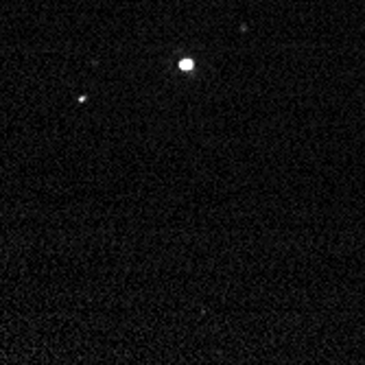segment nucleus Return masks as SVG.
I'll use <instances>...</instances> for the list:
<instances>
[{
    "mask_svg": "<svg viewBox=\"0 0 365 365\" xmlns=\"http://www.w3.org/2000/svg\"><path fill=\"white\" fill-rule=\"evenodd\" d=\"M182 68L188 71V68H192V63H190V61H182Z\"/></svg>",
    "mask_w": 365,
    "mask_h": 365,
    "instance_id": "obj_1",
    "label": "nucleus"
}]
</instances>
